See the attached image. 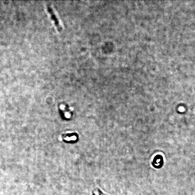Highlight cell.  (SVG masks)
Here are the masks:
<instances>
[{"mask_svg": "<svg viewBox=\"0 0 195 195\" xmlns=\"http://www.w3.org/2000/svg\"><path fill=\"white\" fill-rule=\"evenodd\" d=\"M47 11L48 12L49 14L50 17H51V19L52 20L54 24H55L57 29L58 31H62V30H63V27L61 25L59 20H58V17H57L52 8L51 7L50 5H47Z\"/></svg>", "mask_w": 195, "mask_h": 195, "instance_id": "1", "label": "cell"}]
</instances>
